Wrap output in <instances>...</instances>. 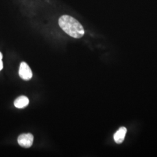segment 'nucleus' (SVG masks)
Wrapping results in <instances>:
<instances>
[{"instance_id": "nucleus-1", "label": "nucleus", "mask_w": 157, "mask_h": 157, "mask_svg": "<svg viewBox=\"0 0 157 157\" xmlns=\"http://www.w3.org/2000/svg\"><path fill=\"white\" fill-rule=\"evenodd\" d=\"M58 23L62 30L75 39H80L84 34L82 25L76 19L69 15H62L58 20Z\"/></svg>"}, {"instance_id": "nucleus-2", "label": "nucleus", "mask_w": 157, "mask_h": 157, "mask_svg": "<svg viewBox=\"0 0 157 157\" xmlns=\"http://www.w3.org/2000/svg\"><path fill=\"white\" fill-rule=\"evenodd\" d=\"M34 137L31 133L22 134L17 138V142L19 146L24 148H29L32 146Z\"/></svg>"}, {"instance_id": "nucleus-3", "label": "nucleus", "mask_w": 157, "mask_h": 157, "mask_svg": "<svg viewBox=\"0 0 157 157\" xmlns=\"http://www.w3.org/2000/svg\"><path fill=\"white\" fill-rule=\"evenodd\" d=\"M19 75L21 78L25 80H29L31 79L33 76V73L31 69L29 67L26 62H22L19 67Z\"/></svg>"}, {"instance_id": "nucleus-4", "label": "nucleus", "mask_w": 157, "mask_h": 157, "mask_svg": "<svg viewBox=\"0 0 157 157\" xmlns=\"http://www.w3.org/2000/svg\"><path fill=\"white\" fill-rule=\"evenodd\" d=\"M127 132V129L124 127L120 128L118 131L114 134L113 139L117 144H121L124 141L125 135Z\"/></svg>"}, {"instance_id": "nucleus-5", "label": "nucleus", "mask_w": 157, "mask_h": 157, "mask_svg": "<svg viewBox=\"0 0 157 157\" xmlns=\"http://www.w3.org/2000/svg\"><path fill=\"white\" fill-rule=\"evenodd\" d=\"M29 103L28 98L26 96L22 95L17 98L14 101V105L17 108H23L27 107Z\"/></svg>"}, {"instance_id": "nucleus-6", "label": "nucleus", "mask_w": 157, "mask_h": 157, "mask_svg": "<svg viewBox=\"0 0 157 157\" xmlns=\"http://www.w3.org/2000/svg\"><path fill=\"white\" fill-rule=\"evenodd\" d=\"M2 54L0 52V71H1L3 69V63L2 61Z\"/></svg>"}]
</instances>
